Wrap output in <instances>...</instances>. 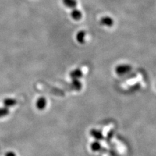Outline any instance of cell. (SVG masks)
Masks as SVG:
<instances>
[{
    "instance_id": "obj_1",
    "label": "cell",
    "mask_w": 156,
    "mask_h": 156,
    "mask_svg": "<svg viewBox=\"0 0 156 156\" xmlns=\"http://www.w3.org/2000/svg\"><path fill=\"white\" fill-rule=\"evenodd\" d=\"M131 70V66L128 65H120L115 68V72L118 75H124Z\"/></svg>"
},
{
    "instance_id": "obj_2",
    "label": "cell",
    "mask_w": 156,
    "mask_h": 156,
    "mask_svg": "<svg viewBox=\"0 0 156 156\" xmlns=\"http://www.w3.org/2000/svg\"><path fill=\"white\" fill-rule=\"evenodd\" d=\"M46 104H47L46 99L43 96L38 98V100L36 101V107L38 110H43L46 107Z\"/></svg>"
},
{
    "instance_id": "obj_3",
    "label": "cell",
    "mask_w": 156,
    "mask_h": 156,
    "mask_svg": "<svg viewBox=\"0 0 156 156\" xmlns=\"http://www.w3.org/2000/svg\"><path fill=\"white\" fill-rule=\"evenodd\" d=\"M100 23L101 25L105 26L107 27H111L114 24V21L109 16H104L101 18Z\"/></svg>"
},
{
    "instance_id": "obj_4",
    "label": "cell",
    "mask_w": 156,
    "mask_h": 156,
    "mask_svg": "<svg viewBox=\"0 0 156 156\" xmlns=\"http://www.w3.org/2000/svg\"><path fill=\"white\" fill-rule=\"evenodd\" d=\"M3 104L4 105V107H13L14 105H16L17 104V101L14 99V98H5L3 100Z\"/></svg>"
},
{
    "instance_id": "obj_5",
    "label": "cell",
    "mask_w": 156,
    "mask_h": 156,
    "mask_svg": "<svg viewBox=\"0 0 156 156\" xmlns=\"http://www.w3.org/2000/svg\"><path fill=\"white\" fill-rule=\"evenodd\" d=\"M70 76L72 80H79L83 76V72L80 69H75L70 72Z\"/></svg>"
},
{
    "instance_id": "obj_6",
    "label": "cell",
    "mask_w": 156,
    "mask_h": 156,
    "mask_svg": "<svg viewBox=\"0 0 156 156\" xmlns=\"http://www.w3.org/2000/svg\"><path fill=\"white\" fill-rule=\"evenodd\" d=\"M71 17L74 20L78 21L82 18V13L78 9H74L71 12Z\"/></svg>"
},
{
    "instance_id": "obj_7",
    "label": "cell",
    "mask_w": 156,
    "mask_h": 156,
    "mask_svg": "<svg viewBox=\"0 0 156 156\" xmlns=\"http://www.w3.org/2000/svg\"><path fill=\"white\" fill-rule=\"evenodd\" d=\"M86 33L83 31H80L76 34V40L80 44H83L85 41Z\"/></svg>"
},
{
    "instance_id": "obj_8",
    "label": "cell",
    "mask_w": 156,
    "mask_h": 156,
    "mask_svg": "<svg viewBox=\"0 0 156 156\" xmlns=\"http://www.w3.org/2000/svg\"><path fill=\"white\" fill-rule=\"evenodd\" d=\"M65 5L70 9H74L77 6V2L76 0H62Z\"/></svg>"
},
{
    "instance_id": "obj_9",
    "label": "cell",
    "mask_w": 156,
    "mask_h": 156,
    "mask_svg": "<svg viewBox=\"0 0 156 156\" xmlns=\"http://www.w3.org/2000/svg\"><path fill=\"white\" fill-rule=\"evenodd\" d=\"M90 135L93 136L95 139L98 140H101L103 138V135H102V133L100 131L97 129H92L90 131Z\"/></svg>"
},
{
    "instance_id": "obj_10",
    "label": "cell",
    "mask_w": 156,
    "mask_h": 156,
    "mask_svg": "<svg viewBox=\"0 0 156 156\" xmlns=\"http://www.w3.org/2000/svg\"><path fill=\"white\" fill-rule=\"evenodd\" d=\"M71 84L73 89H74L75 90H80L81 89L82 84L79 80H72Z\"/></svg>"
},
{
    "instance_id": "obj_11",
    "label": "cell",
    "mask_w": 156,
    "mask_h": 156,
    "mask_svg": "<svg viewBox=\"0 0 156 156\" xmlns=\"http://www.w3.org/2000/svg\"><path fill=\"white\" fill-rule=\"evenodd\" d=\"M90 148L92 151H94V152H97V151H99L100 150L101 144L99 142H98V141H95V142H93L91 144Z\"/></svg>"
},
{
    "instance_id": "obj_12",
    "label": "cell",
    "mask_w": 156,
    "mask_h": 156,
    "mask_svg": "<svg viewBox=\"0 0 156 156\" xmlns=\"http://www.w3.org/2000/svg\"><path fill=\"white\" fill-rule=\"evenodd\" d=\"M9 113V108L5 107H0V118H2L5 116H7Z\"/></svg>"
},
{
    "instance_id": "obj_13",
    "label": "cell",
    "mask_w": 156,
    "mask_h": 156,
    "mask_svg": "<svg viewBox=\"0 0 156 156\" xmlns=\"http://www.w3.org/2000/svg\"><path fill=\"white\" fill-rule=\"evenodd\" d=\"M5 156H16V155L13 152H8L5 154Z\"/></svg>"
}]
</instances>
